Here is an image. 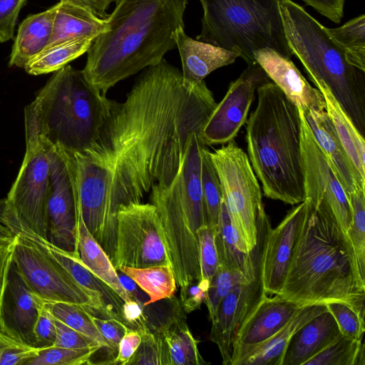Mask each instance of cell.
<instances>
[{
    "label": "cell",
    "instance_id": "1",
    "mask_svg": "<svg viewBox=\"0 0 365 365\" xmlns=\"http://www.w3.org/2000/svg\"><path fill=\"white\" fill-rule=\"evenodd\" d=\"M217 103L204 81L186 83L165 59L146 68L123 103L111 101L98 138L73 154L78 215L113 262L120 206L169 188L193 133Z\"/></svg>",
    "mask_w": 365,
    "mask_h": 365
},
{
    "label": "cell",
    "instance_id": "2",
    "mask_svg": "<svg viewBox=\"0 0 365 365\" xmlns=\"http://www.w3.org/2000/svg\"><path fill=\"white\" fill-rule=\"evenodd\" d=\"M188 0H120L87 51L83 71L100 92L160 63L176 48Z\"/></svg>",
    "mask_w": 365,
    "mask_h": 365
},
{
    "label": "cell",
    "instance_id": "3",
    "mask_svg": "<svg viewBox=\"0 0 365 365\" xmlns=\"http://www.w3.org/2000/svg\"><path fill=\"white\" fill-rule=\"evenodd\" d=\"M307 199V215L277 295L300 306L341 302L364 319L365 282L351 245L329 206Z\"/></svg>",
    "mask_w": 365,
    "mask_h": 365
},
{
    "label": "cell",
    "instance_id": "4",
    "mask_svg": "<svg viewBox=\"0 0 365 365\" xmlns=\"http://www.w3.org/2000/svg\"><path fill=\"white\" fill-rule=\"evenodd\" d=\"M257 91L247 121L248 158L267 197L298 205L306 200L299 108L269 81Z\"/></svg>",
    "mask_w": 365,
    "mask_h": 365
},
{
    "label": "cell",
    "instance_id": "5",
    "mask_svg": "<svg viewBox=\"0 0 365 365\" xmlns=\"http://www.w3.org/2000/svg\"><path fill=\"white\" fill-rule=\"evenodd\" d=\"M111 101L70 65L54 72L24 110L25 133L74 154L98 138Z\"/></svg>",
    "mask_w": 365,
    "mask_h": 365
},
{
    "label": "cell",
    "instance_id": "6",
    "mask_svg": "<svg viewBox=\"0 0 365 365\" xmlns=\"http://www.w3.org/2000/svg\"><path fill=\"white\" fill-rule=\"evenodd\" d=\"M279 11L289 48L314 83H324L364 138L365 72L349 64L327 28L292 0Z\"/></svg>",
    "mask_w": 365,
    "mask_h": 365
},
{
    "label": "cell",
    "instance_id": "7",
    "mask_svg": "<svg viewBox=\"0 0 365 365\" xmlns=\"http://www.w3.org/2000/svg\"><path fill=\"white\" fill-rule=\"evenodd\" d=\"M201 135L193 133L181 171L164 192L150 197L160 216L165 245L180 289L201 280L197 230L207 225L201 182Z\"/></svg>",
    "mask_w": 365,
    "mask_h": 365
},
{
    "label": "cell",
    "instance_id": "8",
    "mask_svg": "<svg viewBox=\"0 0 365 365\" xmlns=\"http://www.w3.org/2000/svg\"><path fill=\"white\" fill-rule=\"evenodd\" d=\"M203 15L197 40L237 53L247 66L257 61L254 53L271 48L292 55L284 31L280 0H199Z\"/></svg>",
    "mask_w": 365,
    "mask_h": 365
},
{
    "label": "cell",
    "instance_id": "9",
    "mask_svg": "<svg viewBox=\"0 0 365 365\" xmlns=\"http://www.w3.org/2000/svg\"><path fill=\"white\" fill-rule=\"evenodd\" d=\"M12 262L40 300L72 304L94 316L112 318L99 294L81 285L63 266L29 240L15 235Z\"/></svg>",
    "mask_w": 365,
    "mask_h": 365
},
{
    "label": "cell",
    "instance_id": "10",
    "mask_svg": "<svg viewBox=\"0 0 365 365\" xmlns=\"http://www.w3.org/2000/svg\"><path fill=\"white\" fill-rule=\"evenodd\" d=\"M222 200L240 237L250 252L257 242V217L262 190L247 155L234 140L210 152Z\"/></svg>",
    "mask_w": 365,
    "mask_h": 365
},
{
    "label": "cell",
    "instance_id": "11",
    "mask_svg": "<svg viewBox=\"0 0 365 365\" xmlns=\"http://www.w3.org/2000/svg\"><path fill=\"white\" fill-rule=\"evenodd\" d=\"M114 267L170 265L162 222L154 205L130 202L117 213Z\"/></svg>",
    "mask_w": 365,
    "mask_h": 365
},
{
    "label": "cell",
    "instance_id": "12",
    "mask_svg": "<svg viewBox=\"0 0 365 365\" xmlns=\"http://www.w3.org/2000/svg\"><path fill=\"white\" fill-rule=\"evenodd\" d=\"M26 134V153L6 202L33 232L48 240L47 205L52 146Z\"/></svg>",
    "mask_w": 365,
    "mask_h": 365
},
{
    "label": "cell",
    "instance_id": "13",
    "mask_svg": "<svg viewBox=\"0 0 365 365\" xmlns=\"http://www.w3.org/2000/svg\"><path fill=\"white\" fill-rule=\"evenodd\" d=\"M48 240L78 252V195L73 154L52 147L47 205Z\"/></svg>",
    "mask_w": 365,
    "mask_h": 365
},
{
    "label": "cell",
    "instance_id": "14",
    "mask_svg": "<svg viewBox=\"0 0 365 365\" xmlns=\"http://www.w3.org/2000/svg\"><path fill=\"white\" fill-rule=\"evenodd\" d=\"M299 110L306 198L311 199L314 204L328 205L346 235L351 222L347 196L317 143L302 110L299 108Z\"/></svg>",
    "mask_w": 365,
    "mask_h": 365
},
{
    "label": "cell",
    "instance_id": "15",
    "mask_svg": "<svg viewBox=\"0 0 365 365\" xmlns=\"http://www.w3.org/2000/svg\"><path fill=\"white\" fill-rule=\"evenodd\" d=\"M267 81L269 77L257 63L247 66L240 77L231 82L203 127L202 140L206 146L234 140L247 120L255 91Z\"/></svg>",
    "mask_w": 365,
    "mask_h": 365
},
{
    "label": "cell",
    "instance_id": "16",
    "mask_svg": "<svg viewBox=\"0 0 365 365\" xmlns=\"http://www.w3.org/2000/svg\"><path fill=\"white\" fill-rule=\"evenodd\" d=\"M308 208V200L298 204L267 235L262 259V281L267 295L279 294Z\"/></svg>",
    "mask_w": 365,
    "mask_h": 365
},
{
    "label": "cell",
    "instance_id": "17",
    "mask_svg": "<svg viewBox=\"0 0 365 365\" xmlns=\"http://www.w3.org/2000/svg\"><path fill=\"white\" fill-rule=\"evenodd\" d=\"M302 307L279 295L264 296L235 335L231 365H241L255 349L283 327Z\"/></svg>",
    "mask_w": 365,
    "mask_h": 365
},
{
    "label": "cell",
    "instance_id": "18",
    "mask_svg": "<svg viewBox=\"0 0 365 365\" xmlns=\"http://www.w3.org/2000/svg\"><path fill=\"white\" fill-rule=\"evenodd\" d=\"M257 63L303 113L309 110H326L324 96L312 87L290 58L271 48H262L254 53Z\"/></svg>",
    "mask_w": 365,
    "mask_h": 365
},
{
    "label": "cell",
    "instance_id": "19",
    "mask_svg": "<svg viewBox=\"0 0 365 365\" xmlns=\"http://www.w3.org/2000/svg\"><path fill=\"white\" fill-rule=\"evenodd\" d=\"M38 314V299L12 262L0 300V330L35 346L34 330Z\"/></svg>",
    "mask_w": 365,
    "mask_h": 365
},
{
    "label": "cell",
    "instance_id": "20",
    "mask_svg": "<svg viewBox=\"0 0 365 365\" xmlns=\"http://www.w3.org/2000/svg\"><path fill=\"white\" fill-rule=\"evenodd\" d=\"M303 114L346 195L356 186L365 187V178L345 152L326 110H309Z\"/></svg>",
    "mask_w": 365,
    "mask_h": 365
},
{
    "label": "cell",
    "instance_id": "21",
    "mask_svg": "<svg viewBox=\"0 0 365 365\" xmlns=\"http://www.w3.org/2000/svg\"><path fill=\"white\" fill-rule=\"evenodd\" d=\"M185 28L174 34L181 62L182 75L185 83L195 85L215 70L233 63L239 56L230 51L189 37Z\"/></svg>",
    "mask_w": 365,
    "mask_h": 365
},
{
    "label": "cell",
    "instance_id": "22",
    "mask_svg": "<svg viewBox=\"0 0 365 365\" xmlns=\"http://www.w3.org/2000/svg\"><path fill=\"white\" fill-rule=\"evenodd\" d=\"M340 334L338 325L328 310L317 315L292 335L281 365H304Z\"/></svg>",
    "mask_w": 365,
    "mask_h": 365
},
{
    "label": "cell",
    "instance_id": "23",
    "mask_svg": "<svg viewBox=\"0 0 365 365\" xmlns=\"http://www.w3.org/2000/svg\"><path fill=\"white\" fill-rule=\"evenodd\" d=\"M262 255L254 276L236 285L217 308L215 319L218 326L233 335L267 295L262 281Z\"/></svg>",
    "mask_w": 365,
    "mask_h": 365
},
{
    "label": "cell",
    "instance_id": "24",
    "mask_svg": "<svg viewBox=\"0 0 365 365\" xmlns=\"http://www.w3.org/2000/svg\"><path fill=\"white\" fill-rule=\"evenodd\" d=\"M106 25V19L80 6L60 1L56 4L52 33L46 48L76 39L93 40L105 30Z\"/></svg>",
    "mask_w": 365,
    "mask_h": 365
},
{
    "label": "cell",
    "instance_id": "25",
    "mask_svg": "<svg viewBox=\"0 0 365 365\" xmlns=\"http://www.w3.org/2000/svg\"><path fill=\"white\" fill-rule=\"evenodd\" d=\"M36 246L63 266L81 285L99 294L111 317L122 322L121 309L124 301L85 266L78 252L65 251L46 240L38 241Z\"/></svg>",
    "mask_w": 365,
    "mask_h": 365
},
{
    "label": "cell",
    "instance_id": "26",
    "mask_svg": "<svg viewBox=\"0 0 365 365\" xmlns=\"http://www.w3.org/2000/svg\"><path fill=\"white\" fill-rule=\"evenodd\" d=\"M56 4L48 9L28 16L19 25L10 55L9 66L24 68L42 52L51 38Z\"/></svg>",
    "mask_w": 365,
    "mask_h": 365
},
{
    "label": "cell",
    "instance_id": "27",
    "mask_svg": "<svg viewBox=\"0 0 365 365\" xmlns=\"http://www.w3.org/2000/svg\"><path fill=\"white\" fill-rule=\"evenodd\" d=\"M327 310L326 304L302 307L283 327L255 349L241 365H281L285 349L292 335L309 320Z\"/></svg>",
    "mask_w": 365,
    "mask_h": 365
},
{
    "label": "cell",
    "instance_id": "28",
    "mask_svg": "<svg viewBox=\"0 0 365 365\" xmlns=\"http://www.w3.org/2000/svg\"><path fill=\"white\" fill-rule=\"evenodd\" d=\"M322 93L327 113L337 136L347 155L365 178V142L351 118L336 99L331 90L323 82H314Z\"/></svg>",
    "mask_w": 365,
    "mask_h": 365
},
{
    "label": "cell",
    "instance_id": "29",
    "mask_svg": "<svg viewBox=\"0 0 365 365\" xmlns=\"http://www.w3.org/2000/svg\"><path fill=\"white\" fill-rule=\"evenodd\" d=\"M175 308L171 316L155 330L165 339L170 365L207 364L199 351L198 341L188 328L179 304Z\"/></svg>",
    "mask_w": 365,
    "mask_h": 365
},
{
    "label": "cell",
    "instance_id": "30",
    "mask_svg": "<svg viewBox=\"0 0 365 365\" xmlns=\"http://www.w3.org/2000/svg\"><path fill=\"white\" fill-rule=\"evenodd\" d=\"M77 251L80 259L96 277L115 291L124 301L132 299L123 287L110 257L78 216Z\"/></svg>",
    "mask_w": 365,
    "mask_h": 365
},
{
    "label": "cell",
    "instance_id": "31",
    "mask_svg": "<svg viewBox=\"0 0 365 365\" xmlns=\"http://www.w3.org/2000/svg\"><path fill=\"white\" fill-rule=\"evenodd\" d=\"M129 277L148 297L147 306L165 299H172L177 289L170 265L144 268L120 266L116 268Z\"/></svg>",
    "mask_w": 365,
    "mask_h": 365
},
{
    "label": "cell",
    "instance_id": "32",
    "mask_svg": "<svg viewBox=\"0 0 365 365\" xmlns=\"http://www.w3.org/2000/svg\"><path fill=\"white\" fill-rule=\"evenodd\" d=\"M93 40L76 39L44 49L31 61L24 69L30 75L55 72L87 52Z\"/></svg>",
    "mask_w": 365,
    "mask_h": 365
},
{
    "label": "cell",
    "instance_id": "33",
    "mask_svg": "<svg viewBox=\"0 0 365 365\" xmlns=\"http://www.w3.org/2000/svg\"><path fill=\"white\" fill-rule=\"evenodd\" d=\"M327 31L344 51L348 63L365 72V15Z\"/></svg>",
    "mask_w": 365,
    "mask_h": 365
},
{
    "label": "cell",
    "instance_id": "34",
    "mask_svg": "<svg viewBox=\"0 0 365 365\" xmlns=\"http://www.w3.org/2000/svg\"><path fill=\"white\" fill-rule=\"evenodd\" d=\"M346 196L351 222L346 236L352 248L360 277L365 282V187L356 186Z\"/></svg>",
    "mask_w": 365,
    "mask_h": 365
},
{
    "label": "cell",
    "instance_id": "35",
    "mask_svg": "<svg viewBox=\"0 0 365 365\" xmlns=\"http://www.w3.org/2000/svg\"><path fill=\"white\" fill-rule=\"evenodd\" d=\"M201 182L207 225L216 231L219 224L222 194L219 178L210 157V151L206 146L201 150Z\"/></svg>",
    "mask_w": 365,
    "mask_h": 365
},
{
    "label": "cell",
    "instance_id": "36",
    "mask_svg": "<svg viewBox=\"0 0 365 365\" xmlns=\"http://www.w3.org/2000/svg\"><path fill=\"white\" fill-rule=\"evenodd\" d=\"M362 340H354L341 334L304 365H364L365 347Z\"/></svg>",
    "mask_w": 365,
    "mask_h": 365
},
{
    "label": "cell",
    "instance_id": "37",
    "mask_svg": "<svg viewBox=\"0 0 365 365\" xmlns=\"http://www.w3.org/2000/svg\"><path fill=\"white\" fill-rule=\"evenodd\" d=\"M43 302L55 319L93 339L104 349L108 348L106 342L93 320V314L86 309L68 303Z\"/></svg>",
    "mask_w": 365,
    "mask_h": 365
},
{
    "label": "cell",
    "instance_id": "38",
    "mask_svg": "<svg viewBox=\"0 0 365 365\" xmlns=\"http://www.w3.org/2000/svg\"><path fill=\"white\" fill-rule=\"evenodd\" d=\"M251 277H246L242 272L237 269L228 268L222 265L218 267L210 280L204 301L209 312L210 321L214 319L221 301L231 290L238 284Z\"/></svg>",
    "mask_w": 365,
    "mask_h": 365
},
{
    "label": "cell",
    "instance_id": "39",
    "mask_svg": "<svg viewBox=\"0 0 365 365\" xmlns=\"http://www.w3.org/2000/svg\"><path fill=\"white\" fill-rule=\"evenodd\" d=\"M98 345L84 349H68L55 346L44 347L37 356L26 365H83L93 364L91 361L99 350Z\"/></svg>",
    "mask_w": 365,
    "mask_h": 365
},
{
    "label": "cell",
    "instance_id": "40",
    "mask_svg": "<svg viewBox=\"0 0 365 365\" xmlns=\"http://www.w3.org/2000/svg\"><path fill=\"white\" fill-rule=\"evenodd\" d=\"M138 332L141 342L128 365H170L168 346L162 334L149 328Z\"/></svg>",
    "mask_w": 365,
    "mask_h": 365
},
{
    "label": "cell",
    "instance_id": "41",
    "mask_svg": "<svg viewBox=\"0 0 365 365\" xmlns=\"http://www.w3.org/2000/svg\"><path fill=\"white\" fill-rule=\"evenodd\" d=\"M43 348L31 345L0 330V365H26Z\"/></svg>",
    "mask_w": 365,
    "mask_h": 365
},
{
    "label": "cell",
    "instance_id": "42",
    "mask_svg": "<svg viewBox=\"0 0 365 365\" xmlns=\"http://www.w3.org/2000/svg\"><path fill=\"white\" fill-rule=\"evenodd\" d=\"M201 279L210 282L218 267L219 257L215 245V230L205 225L197 232Z\"/></svg>",
    "mask_w": 365,
    "mask_h": 365
},
{
    "label": "cell",
    "instance_id": "43",
    "mask_svg": "<svg viewBox=\"0 0 365 365\" xmlns=\"http://www.w3.org/2000/svg\"><path fill=\"white\" fill-rule=\"evenodd\" d=\"M326 305L343 336L354 340L363 339L365 331L364 319L346 304L331 302Z\"/></svg>",
    "mask_w": 365,
    "mask_h": 365
},
{
    "label": "cell",
    "instance_id": "44",
    "mask_svg": "<svg viewBox=\"0 0 365 365\" xmlns=\"http://www.w3.org/2000/svg\"><path fill=\"white\" fill-rule=\"evenodd\" d=\"M93 320L108 345V360L112 364L116 357L120 341L129 329L123 322L114 318H102L93 315Z\"/></svg>",
    "mask_w": 365,
    "mask_h": 365
},
{
    "label": "cell",
    "instance_id": "45",
    "mask_svg": "<svg viewBox=\"0 0 365 365\" xmlns=\"http://www.w3.org/2000/svg\"><path fill=\"white\" fill-rule=\"evenodd\" d=\"M38 314L35 324L34 344L37 347H48L53 344L56 338L55 319L38 298Z\"/></svg>",
    "mask_w": 365,
    "mask_h": 365
},
{
    "label": "cell",
    "instance_id": "46",
    "mask_svg": "<svg viewBox=\"0 0 365 365\" xmlns=\"http://www.w3.org/2000/svg\"><path fill=\"white\" fill-rule=\"evenodd\" d=\"M55 325L56 338L52 346L68 349H84L98 345L101 346L93 339L72 329L56 319H55Z\"/></svg>",
    "mask_w": 365,
    "mask_h": 365
},
{
    "label": "cell",
    "instance_id": "47",
    "mask_svg": "<svg viewBox=\"0 0 365 365\" xmlns=\"http://www.w3.org/2000/svg\"><path fill=\"white\" fill-rule=\"evenodd\" d=\"M27 0H0V42L10 40L14 36L16 20L21 9Z\"/></svg>",
    "mask_w": 365,
    "mask_h": 365
},
{
    "label": "cell",
    "instance_id": "48",
    "mask_svg": "<svg viewBox=\"0 0 365 365\" xmlns=\"http://www.w3.org/2000/svg\"><path fill=\"white\" fill-rule=\"evenodd\" d=\"M210 282L201 279L180 289V306L186 314L199 309L204 302Z\"/></svg>",
    "mask_w": 365,
    "mask_h": 365
},
{
    "label": "cell",
    "instance_id": "49",
    "mask_svg": "<svg viewBox=\"0 0 365 365\" xmlns=\"http://www.w3.org/2000/svg\"><path fill=\"white\" fill-rule=\"evenodd\" d=\"M121 318L122 322L132 329L140 331L147 328L150 329L145 308L134 299L123 302Z\"/></svg>",
    "mask_w": 365,
    "mask_h": 365
},
{
    "label": "cell",
    "instance_id": "50",
    "mask_svg": "<svg viewBox=\"0 0 365 365\" xmlns=\"http://www.w3.org/2000/svg\"><path fill=\"white\" fill-rule=\"evenodd\" d=\"M141 342L140 333L129 328L122 337L116 357L112 362L113 365H128Z\"/></svg>",
    "mask_w": 365,
    "mask_h": 365
},
{
    "label": "cell",
    "instance_id": "51",
    "mask_svg": "<svg viewBox=\"0 0 365 365\" xmlns=\"http://www.w3.org/2000/svg\"><path fill=\"white\" fill-rule=\"evenodd\" d=\"M317 12L339 24L344 16L345 0H302Z\"/></svg>",
    "mask_w": 365,
    "mask_h": 365
},
{
    "label": "cell",
    "instance_id": "52",
    "mask_svg": "<svg viewBox=\"0 0 365 365\" xmlns=\"http://www.w3.org/2000/svg\"><path fill=\"white\" fill-rule=\"evenodd\" d=\"M14 240L8 243H0V300L2 298L12 264Z\"/></svg>",
    "mask_w": 365,
    "mask_h": 365
},
{
    "label": "cell",
    "instance_id": "53",
    "mask_svg": "<svg viewBox=\"0 0 365 365\" xmlns=\"http://www.w3.org/2000/svg\"><path fill=\"white\" fill-rule=\"evenodd\" d=\"M83 7L101 19L108 17L107 10L111 4H117L120 0H60Z\"/></svg>",
    "mask_w": 365,
    "mask_h": 365
},
{
    "label": "cell",
    "instance_id": "54",
    "mask_svg": "<svg viewBox=\"0 0 365 365\" xmlns=\"http://www.w3.org/2000/svg\"><path fill=\"white\" fill-rule=\"evenodd\" d=\"M14 238L15 235L0 222V243L11 242Z\"/></svg>",
    "mask_w": 365,
    "mask_h": 365
}]
</instances>
